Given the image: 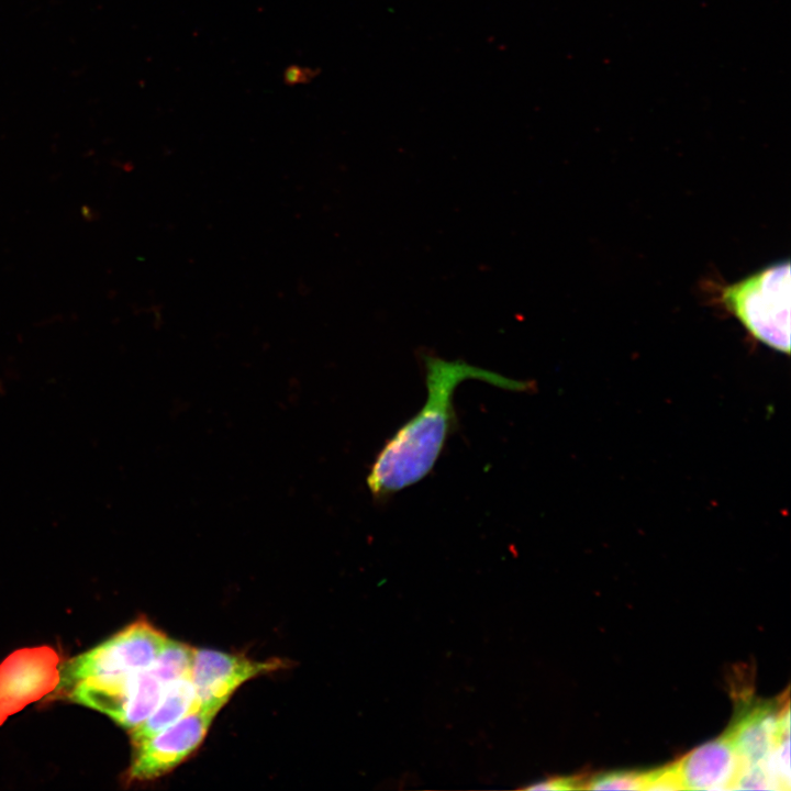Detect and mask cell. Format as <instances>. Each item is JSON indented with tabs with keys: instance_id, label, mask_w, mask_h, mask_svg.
<instances>
[{
	"instance_id": "6da1fadb",
	"label": "cell",
	"mask_w": 791,
	"mask_h": 791,
	"mask_svg": "<svg viewBox=\"0 0 791 791\" xmlns=\"http://www.w3.org/2000/svg\"><path fill=\"white\" fill-rule=\"evenodd\" d=\"M422 359L426 401L382 446L368 472L371 495L385 501L423 480L435 467L445 444L457 426L454 393L465 380H480L509 391L534 388L461 359L447 360L430 353Z\"/></svg>"
},
{
	"instance_id": "7a4b0ae2",
	"label": "cell",
	"mask_w": 791,
	"mask_h": 791,
	"mask_svg": "<svg viewBox=\"0 0 791 791\" xmlns=\"http://www.w3.org/2000/svg\"><path fill=\"white\" fill-rule=\"evenodd\" d=\"M722 305L760 343L790 353V261L771 264L721 290Z\"/></svg>"
},
{
	"instance_id": "3957f363",
	"label": "cell",
	"mask_w": 791,
	"mask_h": 791,
	"mask_svg": "<svg viewBox=\"0 0 791 791\" xmlns=\"http://www.w3.org/2000/svg\"><path fill=\"white\" fill-rule=\"evenodd\" d=\"M167 638L147 620L138 619L60 666L58 688L67 691L83 680L127 678L151 666Z\"/></svg>"
},
{
	"instance_id": "277c9868",
	"label": "cell",
	"mask_w": 791,
	"mask_h": 791,
	"mask_svg": "<svg viewBox=\"0 0 791 791\" xmlns=\"http://www.w3.org/2000/svg\"><path fill=\"white\" fill-rule=\"evenodd\" d=\"M216 714L200 708L133 745L134 754L127 780L148 781L174 770L199 748Z\"/></svg>"
},
{
	"instance_id": "5b68a950",
	"label": "cell",
	"mask_w": 791,
	"mask_h": 791,
	"mask_svg": "<svg viewBox=\"0 0 791 791\" xmlns=\"http://www.w3.org/2000/svg\"><path fill=\"white\" fill-rule=\"evenodd\" d=\"M59 662L54 648L38 646L15 650L0 664V725L58 687Z\"/></svg>"
},
{
	"instance_id": "8992f818",
	"label": "cell",
	"mask_w": 791,
	"mask_h": 791,
	"mask_svg": "<svg viewBox=\"0 0 791 791\" xmlns=\"http://www.w3.org/2000/svg\"><path fill=\"white\" fill-rule=\"evenodd\" d=\"M282 665L279 659L259 661L238 654L194 649L190 678L200 708L219 713L243 683Z\"/></svg>"
},
{
	"instance_id": "52a82bcc",
	"label": "cell",
	"mask_w": 791,
	"mask_h": 791,
	"mask_svg": "<svg viewBox=\"0 0 791 791\" xmlns=\"http://www.w3.org/2000/svg\"><path fill=\"white\" fill-rule=\"evenodd\" d=\"M738 753L743 767L762 768L775 749L789 738V702L746 705L725 732Z\"/></svg>"
},
{
	"instance_id": "ba28073f",
	"label": "cell",
	"mask_w": 791,
	"mask_h": 791,
	"mask_svg": "<svg viewBox=\"0 0 791 791\" xmlns=\"http://www.w3.org/2000/svg\"><path fill=\"white\" fill-rule=\"evenodd\" d=\"M683 790L734 789L743 761L724 733L673 762Z\"/></svg>"
},
{
	"instance_id": "9c48e42d",
	"label": "cell",
	"mask_w": 791,
	"mask_h": 791,
	"mask_svg": "<svg viewBox=\"0 0 791 791\" xmlns=\"http://www.w3.org/2000/svg\"><path fill=\"white\" fill-rule=\"evenodd\" d=\"M199 708L200 704L190 676L167 683L151 715L131 729L132 744L136 745L147 739Z\"/></svg>"
},
{
	"instance_id": "30bf717a",
	"label": "cell",
	"mask_w": 791,
	"mask_h": 791,
	"mask_svg": "<svg viewBox=\"0 0 791 791\" xmlns=\"http://www.w3.org/2000/svg\"><path fill=\"white\" fill-rule=\"evenodd\" d=\"M166 686L149 666L134 673L116 723L126 729H133L144 722L158 704Z\"/></svg>"
},
{
	"instance_id": "8fae6325",
	"label": "cell",
	"mask_w": 791,
	"mask_h": 791,
	"mask_svg": "<svg viewBox=\"0 0 791 791\" xmlns=\"http://www.w3.org/2000/svg\"><path fill=\"white\" fill-rule=\"evenodd\" d=\"M194 648L167 638L149 668L167 684L178 678L190 676Z\"/></svg>"
},
{
	"instance_id": "7c38bea8",
	"label": "cell",
	"mask_w": 791,
	"mask_h": 791,
	"mask_svg": "<svg viewBox=\"0 0 791 791\" xmlns=\"http://www.w3.org/2000/svg\"><path fill=\"white\" fill-rule=\"evenodd\" d=\"M646 771H614L584 780L583 789L590 790H645Z\"/></svg>"
},
{
	"instance_id": "4fadbf2b",
	"label": "cell",
	"mask_w": 791,
	"mask_h": 791,
	"mask_svg": "<svg viewBox=\"0 0 791 791\" xmlns=\"http://www.w3.org/2000/svg\"><path fill=\"white\" fill-rule=\"evenodd\" d=\"M645 790H683L675 764L646 771Z\"/></svg>"
},
{
	"instance_id": "5bb4252c",
	"label": "cell",
	"mask_w": 791,
	"mask_h": 791,
	"mask_svg": "<svg viewBox=\"0 0 791 791\" xmlns=\"http://www.w3.org/2000/svg\"><path fill=\"white\" fill-rule=\"evenodd\" d=\"M584 778L580 776L573 777H553L537 783L525 787L526 790H575L583 789Z\"/></svg>"
},
{
	"instance_id": "9a60e30c",
	"label": "cell",
	"mask_w": 791,
	"mask_h": 791,
	"mask_svg": "<svg viewBox=\"0 0 791 791\" xmlns=\"http://www.w3.org/2000/svg\"><path fill=\"white\" fill-rule=\"evenodd\" d=\"M316 76L315 69L291 65L283 71V81L288 86L307 83Z\"/></svg>"
}]
</instances>
